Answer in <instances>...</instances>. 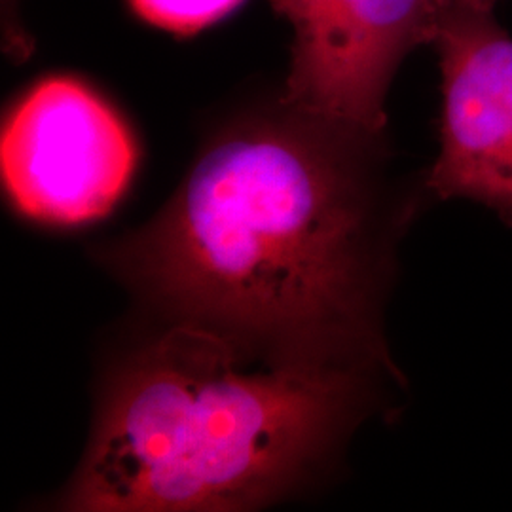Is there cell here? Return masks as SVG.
Listing matches in <instances>:
<instances>
[{
    "instance_id": "1",
    "label": "cell",
    "mask_w": 512,
    "mask_h": 512,
    "mask_svg": "<svg viewBox=\"0 0 512 512\" xmlns=\"http://www.w3.org/2000/svg\"><path fill=\"white\" fill-rule=\"evenodd\" d=\"M380 143L287 107L241 124L154 219L99 256L162 327L213 332L256 365L401 384L384 310L420 200L387 190Z\"/></svg>"
},
{
    "instance_id": "2",
    "label": "cell",
    "mask_w": 512,
    "mask_h": 512,
    "mask_svg": "<svg viewBox=\"0 0 512 512\" xmlns=\"http://www.w3.org/2000/svg\"><path fill=\"white\" fill-rule=\"evenodd\" d=\"M384 376L264 366L167 325L103 385L65 511H253L310 488L376 410Z\"/></svg>"
},
{
    "instance_id": "3",
    "label": "cell",
    "mask_w": 512,
    "mask_h": 512,
    "mask_svg": "<svg viewBox=\"0 0 512 512\" xmlns=\"http://www.w3.org/2000/svg\"><path fill=\"white\" fill-rule=\"evenodd\" d=\"M135 143L109 105L73 78H46L10 112L0 145L2 181L29 219L82 224L120 200Z\"/></svg>"
},
{
    "instance_id": "4",
    "label": "cell",
    "mask_w": 512,
    "mask_h": 512,
    "mask_svg": "<svg viewBox=\"0 0 512 512\" xmlns=\"http://www.w3.org/2000/svg\"><path fill=\"white\" fill-rule=\"evenodd\" d=\"M293 23L283 107L384 137L385 95L404 55L433 40L440 0H272Z\"/></svg>"
},
{
    "instance_id": "5",
    "label": "cell",
    "mask_w": 512,
    "mask_h": 512,
    "mask_svg": "<svg viewBox=\"0 0 512 512\" xmlns=\"http://www.w3.org/2000/svg\"><path fill=\"white\" fill-rule=\"evenodd\" d=\"M440 152L423 179L439 202L469 200L512 226V37L494 6L440 2Z\"/></svg>"
},
{
    "instance_id": "6",
    "label": "cell",
    "mask_w": 512,
    "mask_h": 512,
    "mask_svg": "<svg viewBox=\"0 0 512 512\" xmlns=\"http://www.w3.org/2000/svg\"><path fill=\"white\" fill-rule=\"evenodd\" d=\"M243 0H131L135 12L173 33H196L224 18Z\"/></svg>"
},
{
    "instance_id": "7",
    "label": "cell",
    "mask_w": 512,
    "mask_h": 512,
    "mask_svg": "<svg viewBox=\"0 0 512 512\" xmlns=\"http://www.w3.org/2000/svg\"><path fill=\"white\" fill-rule=\"evenodd\" d=\"M440 2H446V0H440ZM475 2H482V4H488V6H495L497 0H475Z\"/></svg>"
}]
</instances>
